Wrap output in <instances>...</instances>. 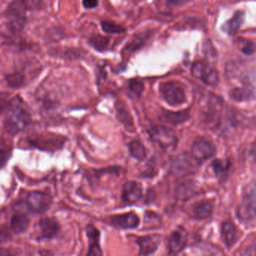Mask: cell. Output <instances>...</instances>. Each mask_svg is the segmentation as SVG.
Returning <instances> with one entry per match:
<instances>
[{
  "mask_svg": "<svg viewBox=\"0 0 256 256\" xmlns=\"http://www.w3.org/2000/svg\"><path fill=\"white\" fill-rule=\"evenodd\" d=\"M4 111L3 129L10 136H15L31 124L30 113L25 108L21 98L17 95L7 102L5 107L2 108V114Z\"/></svg>",
  "mask_w": 256,
  "mask_h": 256,
  "instance_id": "cell-1",
  "label": "cell"
},
{
  "mask_svg": "<svg viewBox=\"0 0 256 256\" xmlns=\"http://www.w3.org/2000/svg\"><path fill=\"white\" fill-rule=\"evenodd\" d=\"M32 1L14 0L5 8L4 15L5 27L10 33L17 35L24 29L26 23V11L32 8Z\"/></svg>",
  "mask_w": 256,
  "mask_h": 256,
  "instance_id": "cell-2",
  "label": "cell"
},
{
  "mask_svg": "<svg viewBox=\"0 0 256 256\" xmlns=\"http://www.w3.org/2000/svg\"><path fill=\"white\" fill-rule=\"evenodd\" d=\"M238 217L244 222L256 219V180L250 182L244 189L242 200L238 207Z\"/></svg>",
  "mask_w": 256,
  "mask_h": 256,
  "instance_id": "cell-3",
  "label": "cell"
},
{
  "mask_svg": "<svg viewBox=\"0 0 256 256\" xmlns=\"http://www.w3.org/2000/svg\"><path fill=\"white\" fill-rule=\"evenodd\" d=\"M160 92L163 99L171 106L179 105L186 101L183 86L179 82H168L160 86Z\"/></svg>",
  "mask_w": 256,
  "mask_h": 256,
  "instance_id": "cell-4",
  "label": "cell"
},
{
  "mask_svg": "<svg viewBox=\"0 0 256 256\" xmlns=\"http://www.w3.org/2000/svg\"><path fill=\"white\" fill-rule=\"evenodd\" d=\"M52 201V197L49 194L41 191H32L26 195L24 205L30 213L42 214L48 211Z\"/></svg>",
  "mask_w": 256,
  "mask_h": 256,
  "instance_id": "cell-5",
  "label": "cell"
},
{
  "mask_svg": "<svg viewBox=\"0 0 256 256\" xmlns=\"http://www.w3.org/2000/svg\"><path fill=\"white\" fill-rule=\"evenodd\" d=\"M150 138L163 149H169L176 145L177 138L170 128L163 126H152L148 129Z\"/></svg>",
  "mask_w": 256,
  "mask_h": 256,
  "instance_id": "cell-6",
  "label": "cell"
},
{
  "mask_svg": "<svg viewBox=\"0 0 256 256\" xmlns=\"http://www.w3.org/2000/svg\"><path fill=\"white\" fill-rule=\"evenodd\" d=\"M192 74L195 79H199L208 86H216L219 83L217 71L202 62H196L192 67Z\"/></svg>",
  "mask_w": 256,
  "mask_h": 256,
  "instance_id": "cell-7",
  "label": "cell"
},
{
  "mask_svg": "<svg viewBox=\"0 0 256 256\" xmlns=\"http://www.w3.org/2000/svg\"><path fill=\"white\" fill-rule=\"evenodd\" d=\"M38 241L51 240L58 235L60 227L54 218L43 217L37 223Z\"/></svg>",
  "mask_w": 256,
  "mask_h": 256,
  "instance_id": "cell-8",
  "label": "cell"
},
{
  "mask_svg": "<svg viewBox=\"0 0 256 256\" xmlns=\"http://www.w3.org/2000/svg\"><path fill=\"white\" fill-rule=\"evenodd\" d=\"M215 152L214 146L204 138H198L192 145V157L198 163H203L211 158Z\"/></svg>",
  "mask_w": 256,
  "mask_h": 256,
  "instance_id": "cell-9",
  "label": "cell"
},
{
  "mask_svg": "<svg viewBox=\"0 0 256 256\" xmlns=\"http://www.w3.org/2000/svg\"><path fill=\"white\" fill-rule=\"evenodd\" d=\"M188 232L184 228L178 227L171 234L169 238V253L176 256L184 250L187 244Z\"/></svg>",
  "mask_w": 256,
  "mask_h": 256,
  "instance_id": "cell-10",
  "label": "cell"
},
{
  "mask_svg": "<svg viewBox=\"0 0 256 256\" xmlns=\"http://www.w3.org/2000/svg\"><path fill=\"white\" fill-rule=\"evenodd\" d=\"M143 188L140 182L128 181L122 187L121 201L127 204L138 202L142 197Z\"/></svg>",
  "mask_w": 256,
  "mask_h": 256,
  "instance_id": "cell-11",
  "label": "cell"
},
{
  "mask_svg": "<svg viewBox=\"0 0 256 256\" xmlns=\"http://www.w3.org/2000/svg\"><path fill=\"white\" fill-rule=\"evenodd\" d=\"M111 224L119 229H136L139 226V217L134 212H129L123 214L112 216L110 219Z\"/></svg>",
  "mask_w": 256,
  "mask_h": 256,
  "instance_id": "cell-12",
  "label": "cell"
},
{
  "mask_svg": "<svg viewBox=\"0 0 256 256\" xmlns=\"http://www.w3.org/2000/svg\"><path fill=\"white\" fill-rule=\"evenodd\" d=\"M161 242L160 235H153L141 237L136 241V244L139 247V256H149L157 251Z\"/></svg>",
  "mask_w": 256,
  "mask_h": 256,
  "instance_id": "cell-13",
  "label": "cell"
},
{
  "mask_svg": "<svg viewBox=\"0 0 256 256\" xmlns=\"http://www.w3.org/2000/svg\"><path fill=\"white\" fill-rule=\"evenodd\" d=\"M86 236L89 240V249L86 256H103L100 247V232L92 224H88L85 228Z\"/></svg>",
  "mask_w": 256,
  "mask_h": 256,
  "instance_id": "cell-14",
  "label": "cell"
},
{
  "mask_svg": "<svg viewBox=\"0 0 256 256\" xmlns=\"http://www.w3.org/2000/svg\"><path fill=\"white\" fill-rule=\"evenodd\" d=\"M38 138L34 141H30L31 145L35 146V148L42 150V151H55L60 149L63 147L65 142L64 138H61L60 136L54 135L52 138H50L49 141H45V138Z\"/></svg>",
  "mask_w": 256,
  "mask_h": 256,
  "instance_id": "cell-15",
  "label": "cell"
},
{
  "mask_svg": "<svg viewBox=\"0 0 256 256\" xmlns=\"http://www.w3.org/2000/svg\"><path fill=\"white\" fill-rule=\"evenodd\" d=\"M29 223L30 221L26 213L17 212L11 217L10 226L14 233L20 235L26 232L29 229Z\"/></svg>",
  "mask_w": 256,
  "mask_h": 256,
  "instance_id": "cell-16",
  "label": "cell"
},
{
  "mask_svg": "<svg viewBox=\"0 0 256 256\" xmlns=\"http://www.w3.org/2000/svg\"><path fill=\"white\" fill-rule=\"evenodd\" d=\"M188 118H189L188 113L185 111H177V112L163 111L160 117V121L169 125H173V126L180 124L188 120Z\"/></svg>",
  "mask_w": 256,
  "mask_h": 256,
  "instance_id": "cell-17",
  "label": "cell"
},
{
  "mask_svg": "<svg viewBox=\"0 0 256 256\" xmlns=\"http://www.w3.org/2000/svg\"><path fill=\"white\" fill-rule=\"evenodd\" d=\"M150 31H143V32H137L132 36V39L126 44L125 46V50L129 53H134L138 51L140 48H142L143 45L145 43L150 37Z\"/></svg>",
  "mask_w": 256,
  "mask_h": 256,
  "instance_id": "cell-18",
  "label": "cell"
},
{
  "mask_svg": "<svg viewBox=\"0 0 256 256\" xmlns=\"http://www.w3.org/2000/svg\"><path fill=\"white\" fill-rule=\"evenodd\" d=\"M222 237L226 247H232L238 239V231L232 222H225L222 225Z\"/></svg>",
  "mask_w": 256,
  "mask_h": 256,
  "instance_id": "cell-19",
  "label": "cell"
},
{
  "mask_svg": "<svg viewBox=\"0 0 256 256\" xmlns=\"http://www.w3.org/2000/svg\"><path fill=\"white\" fill-rule=\"evenodd\" d=\"M116 117L121 124L125 127H134L133 117L129 113V110L122 101H117L115 104Z\"/></svg>",
  "mask_w": 256,
  "mask_h": 256,
  "instance_id": "cell-20",
  "label": "cell"
},
{
  "mask_svg": "<svg viewBox=\"0 0 256 256\" xmlns=\"http://www.w3.org/2000/svg\"><path fill=\"white\" fill-rule=\"evenodd\" d=\"M127 148L131 157L138 161H144L147 157V150L139 140H133L128 143Z\"/></svg>",
  "mask_w": 256,
  "mask_h": 256,
  "instance_id": "cell-21",
  "label": "cell"
},
{
  "mask_svg": "<svg viewBox=\"0 0 256 256\" xmlns=\"http://www.w3.org/2000/svg\"><path fill=\"white\" fill-rule=\"evenodd\" d=\"M110 41H111V38L108 36L96 34V35L91 36L88 42H89V45L95 51L102 53L108 50Z\"/></svg>",
  "mask_w": 256,
  "mask_h": 256,
  "instance_id": "cell-22",
  "label": "cell"
},
{
  "mask_svg": "<svg viewBox=\"0 0 256 256\" xmlns=\"http://www.w3.org/2000/svg\"><path fill=\"white\" fill-rule=\"evenodd\" d=\"M244 21V12L241 11H237L233 17L223 25V30L226 31L228 33H235L239 29Z\"/></svg>",
  "mask_w": 256,
  "mask_h": 256,
  "instance_id": "cell-23",
  "label": "cell"
},
{
  "mask_svg": "<svg viewBox=\"0 0 256 256\" xmlns=\"http://www.w3.org/2000/svg\"><path fill=\"white\" fill-rule=\"evenodd\" d=\"M213 207L208 201L198 203L193 208V214L195 219H205L210 217L213 213Z\"/></svg>",
  "mask_w": 256,
  "mask_h": 256,
  "instance_id": "cell-24",
  "label": "cell"
},
{
  "mask_svg": "<svg viewBox=\"0 0 256 256\" xmlns=\"http://www.w3.org/2000/svg\"><path fill=\"white\" fill-rule=\"evenodd\" d=\"M174 171L177 174H185L192 171V164L188 156H179L174 164Z\"/></svg>",
  "mask_w": 256,
  "mask_h": 256,
  "instance_id": "cell-25",
  "label": "cell"
},
{
  "mask_svg": "<svg viewBox=\"0 0 256 256\" xmlns=\"http://www.w3.org/2000/svg\"><path fill=\"white\" fill-rule=\"evenodd\" d=\"M5 80L8 86L14 89L24 86L25 76L21 72H13L5 75Z\"/></svg>",
  "mask_w": 256,
  "mask_h": 256,
  "instance_id": "cell-26",
  "label": "cell"
},
{
  "mask_svg": "<svg viewBox=\"0 0 256 256\" xmlns=\"http://www.w3.org/2000/svg\"><path fill=\"white\" fill-rule=\"evenodd\" d=\"M230 95L235 101H249L254 97V92L250 88H235L231 91Z\"/></svg>",
  "mask_w": 256,
  "mask_h": 256,
  "instance_id": "cell-27",
  "label": "cell"
},
{
  "mask_svg": "<svg viewBox=\"0 0 256 256\" xmlns=\"http://www.w3.org/2000/svg\"><path fill=\"white\" fill-rule=\"evenodd\" d=\"M101 29L106 33L108 34H120L126 31V28L122 26L121 25L117 24L110 20H101L100 22Z\"/></svg>",
  "mask_w": 256,
  "mask_h": 256,
  "instance_id": "cell-28",
  "label": "cell"
},
{
  "mask_svg": "<svg viewBox=\"0 0 256 256\" xmlns=\"http://www.w3.org/2000/svg\"><path fill=\"white\" fill-rule=\"evenodd\" d=\"M128 89L136 98H140L144 89V83L140 79H131L127 82Z\"/></svg>",
  "mask_w": 256,
  "mask_h": 256,
  "instance_id": "cell-29",
  "label": "cell"
},
{
  "mask_svg": "<svg viewBox=\"0 0 256 256\" xmlns=\"http://www.w3.org/2000/svg\"><path fill=\"white\" fill-rule=\"evenodd\" d=\"M212 167L216 174H222L227 171L230 167V163L228 160H216L212 163Z\"/></svg>",
  "mask_w": 256,
  "mask_h": 256,
  "instance_id": "cell-30",
  "label": "cell"
},
{
  "mask_svg": "<svg viewBox=\"0 0 256 256\" xmlns=\"http://www.w3.org/2000/svg\"><path fill=\"white\" fill-rule=\"evenodd\" d=\"M195 189L196 187L192 183H186V184L182 185L178 189V197L181 199L189 198L195 192Z\"/></svg>",
  "mask_w": 256,
  "mask_h": 256,
  "instance_id": "cell-31",
  "label": "cell"
},
{
  "mask_svg": "<svg viewBox=\"0 0 256 256\" xmlns=\"http://www.w3.org/2000/svg\"><path fill=\"white\" fill-rule=\"evenodd\" d=\"M241 50L247 55H251V54H254L255 51H256V46L253 42H244V45L243 44Z\"/></svg>",
  "mask_w": 256,
  "mask_h": 256,
  "instance_id": "cell-32",
  "label": "cell"
},
{
  "mask_svg": "<svg viewBox=\"0 0 256 256\" xmlns=\"http://www.w3.org/2000/svg\"><path fill=\"white\" fill-rule=\"evenodd\" d=\"M11 156V150L4 149L3 146H1V151H0V157H1V166L2 168L4 167L6 162Z\"/></svg>",
  "mask_w": 256,
  "mask_h": 256,
  "instance_id": "cell-33",
  "label": "cell"
},
{
  "mask_svg": "<svg viewBox=\"0 0 256 256\" xmlns=\"http://www.w3.org/2000/svg\"><path fill=\"white\" fill-rule=\"evenodd\" d=\"M98 3L99 2L97 0H85L82 2V5L86 9H92V8H96Z\"/></svg>",
  "mask_w": 256,
  "mask_h": 256,
  "instance_id": "cell-34",
  "label": "cell"
},
{
  "mask_svg": "<svg viewBox=\"0 0 256 256\" xmlns=\"http://www.w3.org/2000/svg\"><path fill=\"white\" fill-rule=\"evenodd\" d=\"M250 156L253 160L256 162V140L252 144L251 148H250Z\"/></svg>",
  "mask_w": 256,
  "mask_h": 256,
  "instance_id": "cell-35",
  "label": "cell"
},
{
  "mask_svg": "<svg viewBox=\"0 0 256 256\" xmlns=\"http://www.w3.org/2000/svg\"><path fill=\"white\" fill-rule=\"evenodd\" d=\"M1 256H12L11 253L8 250H2L1 252Z\"/></svg>",
  "mask_w": 256,
  "mask_h": 256,
  "instance_id": "cell-36",
  "label": "cell"
},
{
  "mask_svg": "<svg viewBox=\"0 0 256 256\" xmlns=\"http://www.w3.org/2000/svg\"></svg>",
  "mask_w": 256,
  "mask_h": 256,
  "instance_id": "cell-37",
  "label": "cell"
}]
</instances>
